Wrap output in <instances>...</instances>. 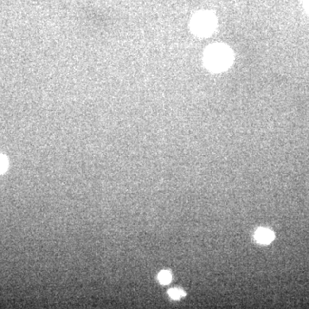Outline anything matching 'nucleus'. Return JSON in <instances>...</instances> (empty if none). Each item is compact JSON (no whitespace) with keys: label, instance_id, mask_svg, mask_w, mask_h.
Listing matches in <instances>:
<instances>
[{"label":"nucleus","instance_id":"1","mask_svg":"<svg viewBox=\"0 0 309 309\" xmlns=\"http://www.w3.org/2000/svg\"><path fill=\"white\" fill-rule=\"evenodd\" d=\"M234 59L233 53L223 44L212 45L205 51L204 62L212 72H220L230 67Z\"/></svg>","mask_w":309,"mask_h":309},{"label":"nucleus","instance_id":"2","mask_svg":"<svg viewBox=\"0 0 309 309\" xmlns=\"http://www.w3.org/2000/svg\"><path fill=\"white\" fill-rule=\"evenodd\" d=\"M216 18L208 12L198 13L192 20V30L197 36H208L216 29Z\"/></svg>","mask_w":309,"mask_h":309},{"label":"nucleus","instance_id":"3","mask_svg":"<svg viewBox=\"0 0 309 309\" xmlns=\"http://www.w3.org/2000/svg\"><path fill=\"white\" fill-rule=\"evenodd\" d=\"M255 238L259 243L268 244L270 241H273L275 235H274L273 232H271L270 230L261 228V229L257 230Z\"/></svg>","mask_w":309,"mask_h":309},{"label":"nucleus","instance_id":"4","mask_svg":"<svg viewBox=\"0 0 309 309\" xmlns=\"http://www.w3.org/2000/svg\"><path fill=\"white\" fill-rule=\"evenodd\" d=\"M158 279L161 284H169V282L171 281L172 277H171V274L169 273V271L163 270L161 273L159 274Z\"/></svg>","mask_w":309,"mask_h":309},{"label":"nucleus","instance_id":"5","mask_svg":"<svg viewBox=\"0 0 309 309\" xmlns=\"http://www.w3.org/2000/svg\"><path fill=\"white\" fill-rule=\"evenodd\" d=\"M169 295L171 298L177 300V299H180V297H182L185 295L183 290H181L180 289H171L169 290Z\"/></svg>","mask_w":309,"mask_h":309},{"label":"nucleus","instance_id":"6","mask_svg":"<svg viewBox=\"0 0 309 309\" xmlns=\"http://www.w3.org/2000/svg\"><path fill=\"white\" fill-rule=\"evenodd\" d=\"M8 168V161L7 158L3 155V154H0V174H3V173L6 171V169Z\"/></svg>","mask_w":309,"mask_h":309},{"label":"nucleus","instance_id":"7","mask_svg":"<svg viewBox=\"0 0 309 309\" xmlns=\"http://www.w3.org/2000/svg\"><path fill=\"white\" fill-rule=\"evenodd\" d=\"M306 1H307V7H308L309 11V0H306Z\"/></svg>","mask_w":309,"mask_h":309}]
</instances>
